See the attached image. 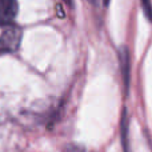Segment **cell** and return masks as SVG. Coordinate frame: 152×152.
Returning <instances> with one entry per match:
<instances>
[{
  "mask_svg": "<svg viewBox=\"0 0 152 152\" xmlns=\"http://www.w3.org/2000/svg\"><path fill=\"white\" fill-rule=\"evenodd\" d=\"M21 35L23 32L19 27L8 24L0 36V53L15 52L20 45Z\"/></svg>",
  "mask_w": 152,
  "mask_h": 152,
  "instance_id": "cell-1",
  "label": "cell"
},
{
  "mask_svg": "<svg viewBox=\"0 0 152 152\" xmlns=\"http://www.w3.org/2000/svg\"><path fill=\"white\" fill-rule=\"evenodd\" d=\"M103 3H104V5H108L110 4V0H103Z\"/></svg>",
  "mask_w": 152,
  "mask_h": 152,
  "instance_id": "cell-7",
  "label": "cell"
},
{
  "mask_svg": "<svg viewBox=\"0 0 152 152\" xmlns=\"http://www.w3.org/2000/svg\"><path fill=\"white\" fill-rule=\"evenodd\" d=\"M16 0H0V26H8L18 15Z\"/></svg>",
  "mask_w": 152,
  "mask_h": 152,
  "instance_id": "cell-2",
  "label": "cell"
},
{
  "mask_svg": "<svg viewBox=\"0 0 152 152\" xmlns=\"http://www.w3.org/2000/svg\"><path fill=\"white\" fill-rule=\"evenodd\" d=\"M87 1H88L89 4H92V5H97L100 3V0H87Z\"/></svg>",
  "mask_w": 152,
  "mask_h": 152,
  "instance_id": "cell-5",
  "label": "cell"
},
{
  "mask_svg": "<svg viewBox=\"0 0 152 152\" xmlns=\"http://www.w3.org/2000/svg\"><path fill=\"white\" fill-rule=\"evenodd\" d=\"M119 61L121 67V74H123L126 86H128V77H129V53L127 47H121L119 50Z\"/></svg>",
  "mask_w": 152,
  "mask_h": 152,
  "instance_id": "cell-3",
  "label": "cell"
},
{
  "mask_svg": "<svg viewBox=\"0 0 152 152\" xmlns=\"http://www.w3.org/2000/svg\"><path fill=\"white\" fill-rule=\"evenodd\" d=\"M140 4H142L143 12L147 16L148 21L152 23V3H151V0H140Z\"/></svg>",
  "mask_w": 152,
  "mask_h": 152,
  "instance_id": "cell-4",
  "label": "cell"
},
{
  "mask_svg": "<svg viewBox=\"0 0 152 152\" xmlns=\"http://www.w3.org/2000/svg\"><path fill=\"white\" fill-rule=\"evenodd\" d=\"M64 1H66L68 5H71V4H72V0H64Z\"/></svg>",
  "mask_w": 152,
  "mask_h": 152,
  "instance_id": "cell-6",
  "label": "cell"
}]
</instances>
